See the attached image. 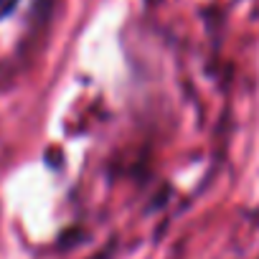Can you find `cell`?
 Here are the masks:
<instances>
[{"mask_svg": "<svg viewBox=\"0 0 259 259\" xmlns=\"http://www.w3.org/2000/svg\"><path fill=\"white\" fill-rule=\"evenodd\" d=\"M21 3V0H0V18H6L16 11V6Z\"/></svg>", "mask_w": 259, "mask_h": 259, "instance_id": "obj_1", "label": "cell"}]
</instances>
